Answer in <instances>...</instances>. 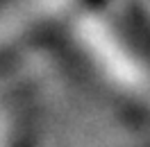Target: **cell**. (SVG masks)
Returning <instances> with one entry per match:
<instances>
[{"label":"cell","instance_id":"cell-1","mask_svg":"<svg viewBox=\"0 0 150 147\" xmlns=\"http://www.w3.org/2000/svg\"><path fill=\"white\" fill-rule=\"evenodd\" d=\"M68 52L80 70L150 134V36L139 27L86 14L68 29Z\"/></svg>","mask_w":150,"mask_h":147},{"label":"cell","instance_id":"cell-2","mask_svg":"<svg viewBox=\"0 0 150 147\" xmlns=\"http://www.w3.org/2000/svg\"><path fill=\"white\" fill-rule=\"evenodd\" d=\"M0 147H32L30 102L14 86L0 91Z\"/></svg>","mask_w":150,"mask_h":147}]
</instances>
